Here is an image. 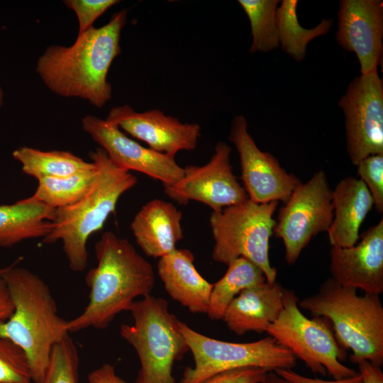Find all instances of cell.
I'll return each instance as SVG.
<instances>
[{"instance_id":"cb8c5ba5","label":"cell","mask_w":383,"mask_h":383,"mask_svg":"<svg viewBox=\"0 0 383 383\" xmlns=\"http://www.w3.org/2000/svg\"><path fill=\"white\" fill-rule=\"evenodd\" d=\"M227 265L225 274L213 284L206 312L211 320L222 319L228 305L243 290L267 282L262 270L245 257L233 260Z\"/></svg>"},{"instance_id":"7c38bea8","label":"cell","mask_w":383,"mask_h":383,"mask_svg":"<svg viewBox=\"0 0 383 383\" xmlns=\"http://www.w3.org/2000/svg\"><path fill=\"white\" fill-rule=\"evenodd\" d=\"M231 152L226 143L219 141L209 162L184 167L182 179L163 186L164 192L179 204L195 201L209 206L212 211L245 201L248 196L233 172Z\"/></svg>"},{"instance_id":"d4e9b609","label":"cell","mask_w":383,"mask_h":383,"mask_svg":"<svg viewBox=\"0 0 383 383\" xmlns=\"http://www.w3.org/2000/svg\"><path fill=\"white\" fill-rule=\"evenodd\" d=\"M297 5L296 0L282 1L276 11V23L282 50L294 60L300 62L306 57L309 42L326 34L333 26V20L323 19L315 28H304L298 21Z\"/></svg>"},{"instance_id":"30bf717a","label":"cell","mask_w":383,"mask_h":383,"mask_svg":"<svg viewBox=\"0 0 383 383\" xmlns=\"http://www.w3.org/2000/svg\"><path fill=\"white\" fill-rule=\"evenodd\" d=\"M333 218L332 189L320 170L294 189L275 220L273 233L282 240L289 265L296 262L314 236L328 231Z\"/></svg>"},{"instance_id":"7402d4cb","label":"cell","mask_w":383,"mask_h":383,"mask_svg":"<svg viewBox=\"0 0 383 383\" xmlns=\"http://www.w3.org/2000/svg\"><path fill=\"white\" fill-rule=\"evenodd\" d=\"M54 211L28 198L0 205V248L48 236L53 228Z\"/></svg>"},{"instance_id":"f35d334b","label":"cell","mask_w":383,"mask_h":383,"mask_svg":"<svg viewBox=\"0 0 383 383\" xmlns=\"http://www.w3.org/2000/svg\"><path fill=\"white\" fill-rule=\"evenodd\" d=\"M9 266L0 268V277H1L4 274V273L7 270V269L9 268Z\"/></svg>"},{"instance_id":"9c48e42d","label":"cell","mask_w":383,"mask_h":383,"mask_svg":"<svg viewBox=\"0 0 383 383\" xmlns=\"http://www.w3.org/2000/svg\"><path fill=\"white\" fill-rule=\"evenodd\" d=\"M296 294L285 289L283 309L266 333L302 360L311 372L334 379L351 377L357 372L342 363L345 355L323 317L307 318L300 310Z\"/></svg>"},{"instance_id":"e575fe53","label":"cell","mask_w":383,"mask_h":383,"mask_svg":"<svg viewBox=\"0 0 383 383\" xmlns=\"http://www.w3.org/2000/svg\"><path fill=\"white\" fill-rule=\"evenodd\" d=\"M357 365L362 383H383V372L380 366L365 360L357 362Z\"/></svg>"},{"instance_id":"5bb4252c","label":"cell","mask_w":383,"mask_h":383,"mask_svg":"<svg viewBox=\"0 0 383 383\" xmlns=\"http://www.w3.org/2000/svg\"><path fill=\"white\" fill-rule=\"evenodd\" d=\"M82 124L83 130L116 165L146 174L161 182L163 186L173 184L183 177L184 167L177 164L175 157L141 145L106 120L87 115L82 118Z\"/></svg>"},{"instance_id":"1f68e13d","label":"cell","mask_w":383,"mask_h":383,"mask_svg":"<svg viewBox=\"0 0 383 383\" xmlns=\"http://www.w3.org/2000/svg\"><path fill=\"white\" fill-rule=\"evenodd\" d=\"M269 371L261 367H243L225 371L201 383H262Z\"/></svg>"},{"instance_id":"603a6c76","label":"cell","mask_w":383,"mask_h":383,"mask_svg":"<svg viewBox=\"0 0 383 383\" xmlns=\"http://www.w3.org/2000/svg\"><path fill=\"white\" fill-rule=\"evenodd\" d=\"M13 157L22 166V171L37 180L43 177H62L86 172L96 167L71 152L44 151L21 146L12 152Z\"/></svg>"},{"instance_id":"f546056e","label":"cell","mask_w":383,"mask_h":383,"mask_svg":"<svg viewBox=\"0 0 383 383\" xmlns=\"http://www.w3.org/2000/svg\"><path fill=\"white\" fill-rule=\"evenodd\" d=\"M360 179L370 192L374 208L379 214L383 213V154L372 155L357 165Z\"/></svg>"},{"instance_id":"9a60e30c","label":"cell","mask_w":383,"mask_h":383,"mask_svg":"<svg viewBox=\"0 0 383 383\" xmlns=\"http://www.w3.org/2000/svg\"><path fill=\"white\" fill-rule=\"evenodd\" d=\"M157 152L175 157L193 150L201 135L197 123H182L158 109L137 112L128 104L113 107L105 119Z\"/></svg>"},{"instance_id":"d6a6232c","label":"cell","mask_w":383,"mask_h":383,"mask_svg":"<svg viewBox=\"0 0 383 383\" xmlns=\"http://www.w3.org/2000/svg\"><path fill=\"white\" fill-rule=\"evenodd\" d=\"M274 372L293 383H362L361 376L358 372L351 377L334 380L311 378L301 375L294 371L292 369H278Z\"/></svg>"},{"instance_id":"8fae6325","label":"cell","mask_w":383,"mask_h":383,"mask_svg":"<svg viewBox=\"0 0 383 383\" xmlns=\"http://www.w3.org/2000/svg\"><path fill=\"white\" fill-rule=\"evenodd\" d=\"M338 106L345 114L351 163L356 166L368 156L383 154V82L377 70L355 77Z\"/></svg>"},{"instance_id":"d590c367","label":"cell","mask_w":383,"mask_h":383,"mask_svg":"<svg viewBox=\"0 0 383 383\" xmlns=\"http://www.w3.org/2000/svg\"><path fill=\"white\" fill-rule=\"evenodd\" d=\"M13 311V304L6 284L0 277V321L8 319Z\"/></svg>"},{"instance_id":"74e56055","label":"cell","mask_w":383,"mask_h":383,"mask_svg":"<svg viewBox=\"0 0 383 383\" xmlns=\"http://www.w3.org/2000/svg\"><path fill=\"white\" fill-rule=\"evenodd\" d=\"M4 92L3 91L1 86L0 85V108L4 104Z\"/></svg>"},{"instance_id":"83f0119b","label":"cell","mask_w":383,"mask_h":383,"mask_svg":"<svg viewBox=\"0 0 383 383\" xmlns=\"http://www.w3.org/2000/svg\"><path fill=\"white\" fill-rule=\"evenodd\" d=\"M79 362L77 346L67 335L54 345L41 383H78Z\"/></svg>"},{"instance_id":"d6986e66","label":"cell","mask_w":383,"mask_h":383,"mask_svg":"<svg viewBox=\"0 0 383 383\" xmlns=\"http://www.w3.org/2000/svg\"><path fill=\"white\" fill-rule=\"evenodd\" d=\"M182 211L172 203L155 199L135 214L131 229L147 256L161 258L174 250L182 239Z\"/></svg>"},{"instance_id":"ac0fdd59","label":"cell","mask_w":383,"mask_h":383,"mask_svg":"<svg viewBox=\"0 0 383 383\" xmlns=\"http://www.w3.org/2000/svg\"><path fill=\"white\" fill-rule=\"evenodd\" d=\"M284 289L277 281L247 288L233 299L222 320L237 335L266 332L283 309Z\"/></svg>"},{"instance_id":"2e32d148","label":"cell","mask_w":383,"mask_h":383,"mask_svg":"<svg viewBox=\"0 0 383 383\" xmlns=\"http://www.w3.org/2000/svg\"><path fill=\"white\" fill-rule=\"evenodd\" d=\"M339 45L357 57L361 74L377 70L383 53V3L380 0H342L339 4Z\"/></svg>"},{"instance_id":"8d00e7d4","label":"cell","mask_w":383,"mask_h":383,"mask_svg":"<svg viewBox=\"0 0 383 383\" xmlns=\"http://www.w3.org/2000/svg\"><path fill=\"white\" fill-rule=\"evenodd\" d=\"M262 383H293L278 375L274 371H269Z\"/></svg>"},{"instance_id":"f1b7e54d","label":"cell","mask_w":383,"mask_h":383,"mask_svg":"<svg viewBox=\"0 0 383 383\" xmlns=\"http://www.w3.org/2000/svg\"><path fill=\"white\" fill-rule=\"evenodd\" d=\"M0 383H33L24 351L11 340L0 336Z\"/></svg>"},{"instance_id":"6da1fadb","label":"cell","mask_w":383,"mask_h":383,"mask_svg":"<svg viewBox=\"0 0 383 383\" xmlns=\"http://www.w3.org/2000/svg\"><path fill=\"white\" fill-rule=\"evenodd\" d=\"M126 16L127 10H121L103 26L77 35L72 45L48 47L35 67L45 85L59 96L82 99L102 108L112 97L107 75L121 52L120 39Z\"/></svg>"},{"instance_id":"ba28073f","label":"cell","mask_w":383,"mask_h":383,"mask_svg":"<svg viewBox=\"0 0 383 383\" xmlns=\"http://www.w3.org/2000/svg\"><path fill=\"white\" fill-rule=\"evenodd\" d=\"M179 328L193 355L194 366L184 369L178 383H201L218 373L238 368L274 371L296 365L294 355L271 336L250 343H232L204 335L181 321Z\"/></svg>"},{"instance_id":"52a82bcc","label":"cell","mask_w":383,"mask_h":383,"mask_svg":"<svg viewBox=\"0 0 383 383\" xmlns=\"http://www.w3.org/2000/svg\"><path fill=\"white\" fill-rule=\"evenodd\" d=\"M278 204V201L259 204L248 199L212 211L209 223L214 241L213 260L228 265L243 257L262 270L267 282L276 281L277 273L270 261L269 243Z\"/></svg>"},{"instance_id":"484cf974","label":"cell","mask_w":383,"mask_h":383,"mask_svg":"<svg viewBox=\"0 0 383 383\" xmlns=\"http://www.w3.org/2000/svg\"><path fill=\"white\" fill-rule=\"evenodd\" d=\"M96 175V167L67 177L40 178L35 193L28 199L53 209L70 206L86 194Z\"/></svg>"},{"instance_id":"4dcf8cb0","label":"cell","mask_w":383,"mask_h":383,"mask_svg":"<svg viewBox=\"0 0 383 383\" xmlns=\"http://www.w3.org/2000/svg\"><path fill=\"white\" fill-rule=\"evenodd\" d=\"M63 2L75 13L79 23L78 35H80L93 27L94 23L99 16L120 1L66 0Z\"/></svg>"},{"instance_id":"4fadbf2b","label":"cell","mask_w":383,"mask_h":383,"mask_svg":"<svg viewBox=\"0 0 383 383\" xmlns=\"http://www.w3.org/2000/svg\"><path fill=\"white\" fill-rule=\"evenodd\" d=\"M228 138L239 155L241 178L248 199L259 204L286 203L301 182L288 173L272 155L259 149L248 131L244 116L233 118Z\"/></svg>"},{"instance_id":"836d02e7","label":"cell","mask_w":383,"mask_h":383,"mask_svg":"<svg viewBox=\"0 0 383 383\" xmlns=\"http://www.w3.org/2000/svg\"><path fill=\"white\" fill-rule=\"evenodd\" d=\"M89 383H127L116 372L110 363H104L91 371L87 376Z\"/></svg>"},{"instance_id":"277c9868","label":"cell","mask_w":383,"mask_h":383,"mask_svg":"<svg viewBox=\"0 0 383 383\" xmlns=\"http://www.w3.org/2000/svg\"><path fill=\"white\" fill-rule=\"evenodd\" d=\"M96 175L86 194L76 203L54 211L53 228L44 243L60 240L70 268L82 272L88 262L87 243L115 212L120 197L135 187L137 177L109 158L100 147L89 152Z\"/></svg>"},{"instance_id":"3957f363","label":"cell","mask_w":383,"mask_h":383,"mask_svg":"<svg viewBox=\"0 0 383 383\" xmlns=\"http://www.w3.org/2000/svg\"><path fill=\"white\" fill-rule=\"evenodd\" d=\"M18 261L10 265L1 276L13 311L8 319L0 321V336L24 351L33 383H41L54 345L69 335L67 321L58 315L55 300L45 282L30 270L17 267Z\"/></svg>"},{"instance_id":"5b68a950","label":"cell","mask_w":383,"mask_h":383,"mask_svg":"<svg viewBox=\"0 0 383 383\" xmlns=\"http://www.w3.org/2000/svg\"><path fill=\"white\" fill-rule=\"evenodd\" d=\"M299 307L330 321L343 348L350 349V360L383 363V305L379 295L357 294L331 277L313 294L299 300Z\"/></svg>"},{"instance_id":"7a4b0ae2","label":"cell","mask_w":383,"mask_h":383,"mask_svg":"<svg viewBox=\"0 0 383 383\" xmlns=\"http://www.w3.org/2000/svg\"><path fill=\"white\" fill-rule=\"evenodd\" d=\"M94 249L97 265L85 277L89 302L79 316L67 321L69 333L106 328L118 313L129 311L138 297L151 294L154 288L152 265L126 239L106 231Z\"/></svg>"},{"instance_id":"4316f807","label":"cell","mask_w":383,"mask_h":383,"mask_svg":"<svg viewBox=\"0 0 383 383\" xmlns=\"http://www.w3.org/2000/svg\"><path fill=\"white\" fill-rule=\"evenodd\" d=\"M277 0H238L246 13L252 36L250 52H269L279 46L276 23Z\"/></svg>"},{"instance_id":"8992f818","label":"cell","mask_w":383,"mask_h":383,"mask_svg":"<svg viewBox=\"0 0 383 383\" xmlns=\"http://www.w3.org/2000/svg\"><path fill=\"white\" fill-rule=\"evenodd\" d=\"M132 324H122L121 336L135 350L140 367L135 383H176L172 368L189 351L179 328V320L166 299L152 294L136 300Z\"/></svg>"},{"instance_id":"44dd1931","label":"cell","mask_w":383,"mask_h":383,"mask_svg":"<svg viewBox=\"0 0 383 383\" xmlns=\"http://www.w3.org/2000/svg\"><path fill=\"white\" fill-rule=\"evenodd\" d=\"M333 218L328 230L331 246L349 248L360 238V228L374 208L372 196L357 178L341 179L332 190Z\"/></svg>"},{"instance_id":"e0dca14e","label":"cell","mask_w":383,"mask_h":383,"mask_svg":"<svg viewBox=\"0 0 383 383\" xmlns=\"http://www.w3.org/2000/svg\"><path fill=\"white\" fill-rule=\"evenodd\" d=\"M329 270L342 286L380 295L383 292V220L368 228L349 248L332 246Z\"/></svg>"},{"instance_id":"ffe728a7","label":"cell","mask_w":383,"mask_h":383,"mask_svg":"<svg viewBox=\"0 0 383 383\" xmlns=\"http://www.w3.org/2000/svg\"><path fill=\"white\" fill-rule=\"evenodd\" d=\"M193 253L176 248L160 258L157 273L170 297L193 313H206L213 284L196 270Z\"/></svg>"}]
</instances>
